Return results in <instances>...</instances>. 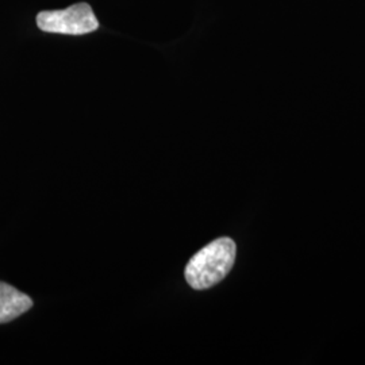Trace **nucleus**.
Returning <instances> with one entry per match:
<instances>
[{"mask_svg":"<svg viewBox=\"0 0 365 365\" xmlns=\"http://www.w3.org/2000/svg\"><path fill=\"white\" fill-rule=\"evenodd\" d=\"M235 241L222 237L195 253L185 267V280L194 289H207L222 282L235 265Z\"/></svg>","mask_w":365,"mask_h":365,"instance_id":"f257e3e1","label":"nucleus"},{"mask_svg":"<svg viewBox=\"0 0 365 365\" xmlns=\"http://www.w3.org/2000/svg\"><path fill=\"white\" fill-rule=\"evenodd\" d=\"M37 26L46 33L83 36L98 30L99 22L90 4L78 3L64 10L39 13Z\"/></svg>","mask_w":365,"mask_h":365,"instance_id":"f03ea898","label":"nucleus"},{"mask_svg":"<svg viewBox=\"0 0 365 365\" xmlns=\"http://www.w3.org/2000/svg\"><path fill=\"white\" fill-rule=\"evenodd\" d=\"M33 307V300L13 286L0 282V324L11 322Z\"/></svg>","mask_w":365,"mask_h":365,"instance_id":"7ed1b4c3","label":"nucleus"}]
</instances>
